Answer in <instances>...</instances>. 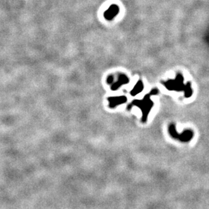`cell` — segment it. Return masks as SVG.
Listing matches in <instances>:
<instances>
[{"label": "cell", "mask_w": 209, "mask_h": 209, "mask_svg": "<svg viewBox=\"0 0 209 209\" xmlns=\"http://www.w3.org/2000/svg\"><path fill=\"white\" fill-rule=\"evenodd\" d=\"M158 90L157 89H153L152 91H151V92L148 94H147L145 96H144L143 99L141 100H133L128 105V109H130L132 107H137L139 109H141V112H142V118H141V122L143 123L146 122L147 118H148V115L150 113L151 110H152V107H153L154 103L152 101V99H151V96L156 95L158 94Z\"/></svg>", "instance_id": "1"}, {"label": "cell", "mask_w": 209, "mask_h": 209, "mask_svg": "<svg viewBox=\"0 0 209 209\" xmlns=\"http://www.w3.org/2000/svg\"><path fill=\"white\" fill-rule=\"evenodd\" d=\"M183 77L181 75H178L176 76V78L175 79L172 80L170 79L168 81L165 82L163 83V84L164 85L166 88L170 91H182V90L184 89L185 88H183Z\"/></svg>", "instance_id": "2"}, {"label": "cell", "mask_w": 209, "mask_h": 209, "mask_svg": "<svg viewBox=\"0 0 209 209\" xmlns=\"http://www.w3.org/2000/svg\"><path fill=\"white\" fill-rule=\"evenodd\" d=\"M129 83V79L124 73H119L117 78H114V82L111 84V89L112 91H117L122 86L127 84Z\"/></svg>", "instance_id": "3"}, {"label": "cell", "mask_w": 209, "mask_h": 209, "mask_svg": "<svg viewBox=\"0 0 209 209\" xmlns=\"http://www.w3.org/2000/svg\"><path fill=\"white\" fill-rule=\"evenodd\" d=\"M107 100L109 101V107L113 109L126 103L127 97L125 96H111V97H108Z\"/></svg>", "instance_id": "4"}, {"label": "cell", "mask_w": 209, "mask_h": 209, "mask_svg": "<svg viewBox=\"0 0 209 209\" xmlns=\"http://www.w3.org/2000/svg\"><path fill=\"white\" fill-rule=\"evenodd\" d=\"M120 9L117 5L113 4L105 12L104 17L107 21H111L118 14Z\"/></svg>", "instance_id": "5"}, {"label": "cell", "mask_w": 209, "mask_h": 209, "mask_svg": "<svg viewBox=\"0 0 209 209\" xmlns=\"http://www.w3.org/2000/svg\"><path fill=\"white\" fill-rule=\"evenodd\" d=\"M144 89V84H143V82L142 81H138L137 82L136 84L134 86V88H133V90L130 92V94L131 96H134L137 95L138 94H139L140 92H142Z\"/></svg>", "instance_id": "6"}, {"label": "cell", "mask_w": 209, "mask_h": 209, "mask_svg": "<svg viewBox=\"0 0 209 209\" xmlns=\"http://www.w3.org/2000/svg\"><path fill=\"white\" fill-rule=\"evenodd\" d=\"M192 136L193 133L191 130H185L182 134H178L176 139L185 142V141H189L192 138Z\"/></svg>", "instance_id": "7"}]
</instances>
